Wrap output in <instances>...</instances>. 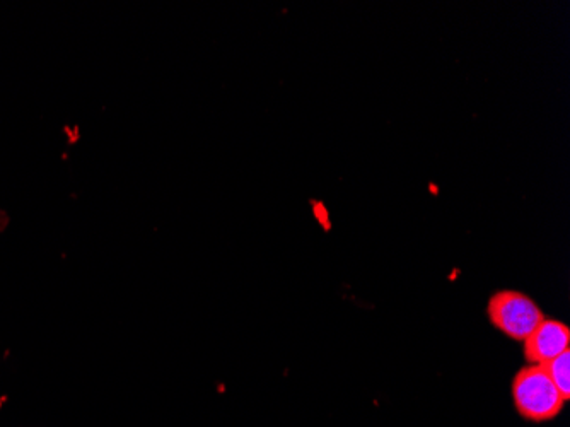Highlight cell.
I'll list each match as a JSON object with an SVG mask.
<instances>
[{
    "instance_id": "cell-2",
    "label": "cell",
    "mask_w": 570,
    "mask_h": 427,
    "mask_svg": "<svg viewBox=\"0 0 570 427\" xmlns=\"http://www.w3.org/2000/svg\"><path fill=\"white\" fill-rule=\"evenodd\" d=\"M487 315L499 332L521 342L547 318L530 296L519 291H499L490 296Z\"/></svg>"
},
{
    "instance_id": "cell-3",
    "label": "cell",
    "mask_w": 570,
    "mask_h": 427,
    "mask_svg": "<svg viewBox=\"0 0 570 427\" xmlns=\"http://www.w3.org/2000/svg\"><path fill=\"white\" fill-rule=\"evenodd\" d=\"M570 328L565 323L545 318L524 340V357L530 364L550 363L570 349Z\"/></svg>"
},
{
    "instance_id": "cell-4",
    "label": "cell",
    "mask_w": 570,
    "mask_h": 427,
    "mask_svg": "<svg viewBox=\"0 0 570 427\" xmlns=\"http://www.w3.org/2000/svg\"><path fill=\"white\" fill-rule=\"evenodd\" d=\"M565 402L570 398V349L543 366Z\"/></svg>"
},
{
    "instance_id": "cell-1",
    "label": "cell",
    "mask_w": 570,
    "mask_h": 427,
    "mask_svg": "<svg viewBox=\"0 0 570 427\" xmlns=\"http://www.w3.org/2000/svg\"><path fill=\"white\" fill-rule=\"evenodd\" d=\"M512 400L519 416L530 422L553 421L565 405L564 398L540 364L519 369L512 380Z\"/></svg>"
}]
</instances>
